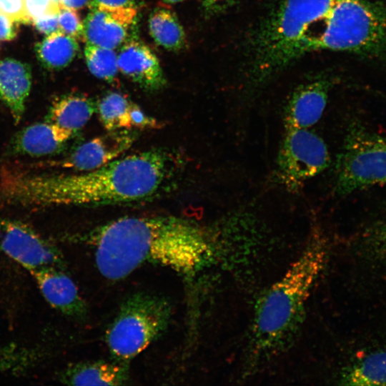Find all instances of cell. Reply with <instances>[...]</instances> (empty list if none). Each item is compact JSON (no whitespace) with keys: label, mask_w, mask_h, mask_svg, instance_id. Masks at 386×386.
Returning <instances> with one entry per match:
<instances>
[{"label":"cell","mask_w":386,"mask_h":386,"mask_svg":"<svg viewBox=\"0 0 386 386\" xmlns=\"http://www.w3.org/2000/svg\"><path fill=\"white\" fill-rule=\"evenodd\" d=\"M172 158L152 149L89 172L46 174L2 167L0 202L25 208L104 206L153 196L169 178Z\"/></svg>","instance_id":"cell-1"},{"label":"cell","mask_w":386,"mask_h":386,"mask_svg":"<svg viewBox=\"0 0 386 386\" xmlns=\"http://www.w3.org/2000/svg\"><path fill=\"white\" fill-rule=\"evenodd\" d=\"M89 237L98 270L112 280L146 264L192 276L213 254L201 227L174 216L121 217L96 228Z\"/></svg>","instance_id":"cell-2"},{"label":"cell","mask_w":386,"mask_h":386,"mask_svg":"<svg viewBox=\"0 0 386 386\" xmlns=\"http://www.w3.org/2000/svg\"><path fill=\"white\" fill-rule=\"evenodd\" d=\"M356 0H282L252 43V80L263 84L309 53L352 52Z\"/></svg>","instance_id":"cell-3"},{"label":"cell","mask_w":386,"mask_h":386,"mask_svg":"<svg viewBox=\"0 0 386 386\" xmlns=\"http://www.w3.org/2000/svg\"><path fill=\"white\" fill-rule=\"evenodd\" d=\"M326 256L323 238L313 233L298 258L259 300L252 337L257 355H274L295 334Z\"/></svg>","instance_id":"cell-4"},{"label":"cell","mask_w":386,"mask_h":386,"mask_svg":"<svg viewBox=\"0 0 386 386\" xmlns=\"http://www.w3.org/2000/svg\"><path fill=\"white\" fill-rule=\"evenodd\" d=\"M172 305L166 298L144 292L129 297L106 332L110 354L126 364L166 330Z\"/></svg>","instance_id":"cell-5"},{"label":"cell","mask_w":386,"mask_h":386,"mask_svg":"<svg viewBox=\"0 0 386 386\" xmlns=\"http://www.w3.org/2000/svg\"><path fill=\"white\" fill-rule=\"evenodd\" d=\"M386 182V136L350 126L335 166V191L345 195Z\"/></svg>","instance_id":"cell-6"},{"label":"cell","mask_w":386,"mask_h":386,"mask_svg":"<svg viewBox=\"0 0 386 386\" xmlns=\"http://www.w3.org/2000/svg\"><path fill=\"white\" fill-rule=\"evenodd\" d=\"M277 161V176L290 190L327 167L330 156L324 141L306 128H286Z\"/></svg>","instance_id":"cell-7"},{"label":"cell","mask_w":386,"mask_h":386,"mask_svg":"<svg viewBox=\"0 0 386 386\" xmlns=\"http://www.w3.org/2000/svg\"><path fill=\"white\" fill-rule=\"evenodd\" d=\"M0 250L31 273L60 267L58 250L29 226L0 218Z\"/></svg>","instance_id":"cell-8"},{"label":"cell","mask_w":386,"mask_h":386,"mask_svg":"<svg viewBox=\"0 0 386 386\" xmlns=\"http://www.w3.org/2000/svg\"><path fill=\"white\" fill-rule=\"evenodd\" d=\"M137 133L130 129L108 131L76 147L62 159L44 161L37 164L41 167H58L74 172H89L100 168L118 159L128 150Z\"/></svg>","instance_id":"cell-9"},{"label":"cell","mask_w":386,"mask_h":386,"mask_svg":"<svg viewBox=\"0 0 386 386\" xmlns=\"http://www.w3.org/2000/svg\"><path fill=\"white\" fill-rule=\"evenodd\" d=\"M138 9L98 6L83 21L86 44L114 49L127 41L135 24Z\"/></svg>","instance_id":"cell-10"},{"label":"cell","mask_w":386,"mask_h":386,"mask_svg":"<svg viewBox=\"0 0 386 386\" xmlns=\"http://www.w3.org/2000/svg\"><path fill=\"white\" fill-rule=\"evenodd\" d=\"M119 70L147 91H157L166 84L159 59L152 50L138 40L127 41L117 54Z\"/></svg>","instance_id":"cell-11"},{"label":"cell","mask_w":386,"mask_h":386,"mask_svg":"<svg viewBox=\"0 0 386 386\" xmlns=\"http://www.w3.org/2000/svg\"><path fill=\"white\" fill-rule=\"evenodd\" d=\"M330 86V80L322 76L300 85L286 107V128L307 129L316 124L325 109Z\"/></svg>","instance_id":"cell-12"},{"label":"cell","mask_w":386,"mask_h":386,"mask_svg":"<svg viewBox=\"0 0 386 386\" xmlns=\"http://www.w3.org/2000/svg\"><path fill=\"white\" fill-rule=\"evenodd\" d=\"M75 133L44 120L30 124L19 131L12 138L11 154L33 157L57 154Z\"/></svg>","instance_id":"cell-13"},{"label":"cell","mask_w":386,"mask_h":386,"mask_svg":"<svg viewBox=\"0 0 386 386\" xmlns=\"http://www.w3.org/2000/svg\"><path fill=\"white\" fill-rule=\"evenodd\" d=\"M46 302L62 313L80 317L86 304L73 280L60 267H47L31 272Z\"/></svg>","instance_id":"cell-14"},{"label":"cell","mask_w":386,"mask_h":386,"mask_svg":"<svg viewBox=\"0 0 386 386\" xmlns=\"http://www.w3.org/2000/svg\"><path fill=\"white\" fill-rule=\"evenodd\" d=\"M31 87V70L26 63L12 58L0 59V100L14 122L22 119Z\"/></svg>","instance_id":"cell-15"},{"label":"cell","mask_w":386,"mask_h":386,"mask_svg":"<svg viewBox=\"0 0 386 386\" xmlns=\"http://www.w3.org/2000/svg\"><path fill=\"white\" fill-rule=\"evenodd\" d=\"M128 379L126 364L100 360L81 362L69 367L62 380L72 385H121Z\"/></svg>","instance_id":"cell-16"},{"label":"cell","mask_w":386,"mask_h":386,"mask_svg":"<svg viewBox=\"0 0 386 386\" xmlns=\"http://www.w3.org/2000/svg\"><path fill=\"white\" fill-rule=\"evenodd\" d=\"M96 110L95 103L87 96L67 94L52 102L44 120L76 134L89 121Z\"/></svg>","instance_id":"cell-17"},{"label":"cell","mask_w":386,"mask_h":386,"mask_svg":"<svg viewBox=\"0 0 386 386\" xmlns=\"http://www.w3.org/2000/svg\"><path fill=\"white\" fill-rule=\"evenodd\" d=\"M36 56L45 68L61 69L76 56L79 45L75 38L58 30L46 35L34 47Z\"/></svg>","instance_id":"cell-18"},{"label":"cell","mask_w":386,"mask_h":386,"mask_svg":"<svg viewBox=\"0 0 386 386\" xmlns=\"http://www.w3.org/2000/svg\"><path fill=\"white\" fill-rule=\"evenodd\" d=\"M149 34L159 46L177 51L186 44V35L176 15L170 10L154 9L149 18Z\"/></svg>","instance_id":"cell-19"},{"label":"cell","mask_w":386,"mask_h":386,"mask_svg":"<svg viewBox=\"0 0 386 386\" xmlns=\"http://www.w3.org/2000/svg\"><path fill=\"white\" fill-rule=\"evenodd\" d=\"M347 385H386V350L375 352L346 369L341 378Z\"/></svg>","instance_id":"cell-20"},{"label":"cell","mask_w":386,"mask_h":386,"mask_svg":"<svg viewBox=\"0 0 386 386\" xmlns=\"http://www.w3.org/2000/svg\"><path fill=\"white\" fill-rule=\"evenodd\" d=\"M132 103L122 94L110 92L96 105V110L104 127L107 131L131 129L129 110Z\"/></svg>","instance_id":"cell-21"},{"label":"cell","mask_w":386,"mask_h":386,"mask_svg":"<svg viewBox=\"0 0 386 386\" xmlns=\"http://www.w3.org/2000/svg\"><path fill=\"white\" fill-rule=\"evenodd\" d=\"M84 56L87 67L94 76L108 82L114 80L119 70L114 49L86 44Z\"/></svg>","instance_id":"cell-22"},{"label":"cell","mask_w":386,"mask_h":386,"mask_svg":"<svg viewBox=\"0 0 386 386\" xmlns=\"http://www.w3.org/2000/svg\"><path fill=\"white\" fill-rule=\"evenodd\" d=\"M58 19L61 31L76 39H82L84 24L76 9L65 6L59 1Z\"/></svg>","instance_id":"cell-23"},{"label":"cell","mask_w":386,"mask_h":386,"mask_svg":"<svg viewBox=\"0 0 386 386\" xmlns=\"http://www.w3.org/2000/svg\"><path fill=\"white\" fill-rule=\"evenodd\" d=\"M58 6L59 1H52L47 11L34 18L31 24L37 31L46 35L59 30Z\"/></svg>","instance_id":"cell-24"},{"label":"cell","mask_w":386,"mask_h":386,"mask_svg":"<svg viewBox=\"0 0 386 386\" xmlns=\"http://www.w3.org/2000/svg\"><path fill=\"white\" fill-rule=\"evenodd\" d=\"M367 242L376 254L386 259V217L373 227Z\"/></svg>","instance_id":"cell-25"},{"label":"cell","mask_w":386,"mask_h":386,"mask_svg":"<svg viewBox=\"0 0 386 386\" xmlns=\"http://www.w3.org/2000/svg\"><path fill=\"white\" fill-rule=\"evenodd\" d=\"M0 10L19 24H31L25 10L24 0H0Z\"/></svg>","instance_id":"cell-26"},{"label":"cell","mask_w":386,"mask_h":386,"mask_svg":"<svg viewBox=\"0 0 386 386\" xmlns=\"http://www.w3.org/2000/svg\"><path fill=\"white\" fill-rule=\"evenodd\" d=\"M132 127L138 129H155L159 127V122L153 117L147 115L138 106L131 104L129 110Z\"/></svg>","instance_id":"cell-27"},{"label":"cell","mask_w":386,"mask_h":386,"mask_svg":"<svg viewBox=\"0 0 386 386\" xmlns=\"http://www.w3.org/2000/svg\"><path fill=\"white\" fill-rule=\"evenodd\" d=\"M18 22L0 10V41H11L18 33Z\"/></svg>","instance_id":"cell-28"},{"label":"cell","mask_w":386,"mask_h":386,"mask_svg":"<svg viewBox=\"0 0 386 386\" xmlns=\"http://www.w3.org/2000/svg\"><path fill=\"white\" fill-rule=\"evenodd\" d=\"M142 4L143 0H90L88 6L89 9L98 6L139 9Z\"/></svg>","instance_id":"cell-29"},{"label":"cell","mask_w":386,"mask_h":386,"mask_svg":"<svg viewBox=\"0 0 386 386\" xmlns=\"http://www.w3.org/2000/svg\"><path fill=\"white\" fill-rule=\"evenodd\" d=\"M53 0H24L25 10L31 21L49 9Z\"/></svg>","instance_id":"cell-30"},{"label":"cell","mask_w":386,"mask_h":386,"mask_svg":"<svg viewBox=\"0 0 386 386\" xmlns=\"http://www.w3.org/2000/svg\"><path fill=\"white\" fill-rule=\"evenodd\" d=\"M237 0H202L203 7L207 14L221 13L233 6Z\"/></svg>","instance_id":"cell-31"},{"label":"cell","mask_w":386,"mask_h":386,"mask_svg":"<svg viewBox=\"0 0 386 386\" xmlns=\"http://www.w3.org/2000/svg\"><path fill=\"white\" fill-rule=\"evenodd\" d=\"M89 1L90 0H59V1L65 6L77 10L88 4Z\"/></svg>","instance_id":"cell-32"},{"label":"cell","mask_w":386,"mask_h":386,"mask_svg":"<svg viewBox=\"0 0 386 386\" xmlns=\"http://www.w3.org/2000/svg\"><path fill=\"white\" fill-rule=\"evenodd\" d=\"M164 2L168 4H176L182 1L183 0H163Z\"/></svg>","instance_id":"cell-33"}]
</instances>
